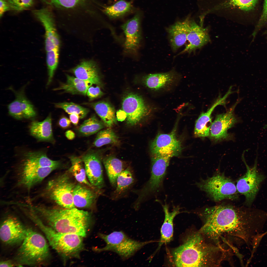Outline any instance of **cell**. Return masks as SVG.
<instances>
[{
    "mask_svg": "<svg viewBox=\"0 0 267 267\" xmlns=\"http://www.w3.org/2000/svg\"><path fill=\"white\" fill-rule=\"evenodd\" d=\"M165 214V219L160 230V238L159 241L158 246L155 253L163 244H166L172 240L173 234V221L175 217L180 213L178 206L174 207L171 212H169L168 206L166 204L163 206Z\"/></svg>",
    "mask_w": 267,
    "mask_h": 267,
    "instance_id": "d4e9b609",
    "label": "cell"
},
{
    "mask_svg": "<svg viewBox=\"0 0 267 267\" xmlns=\"http://www.w3.org/2000/svg\"><path fill=\"white\" fill-rule=\"evenodd\" d=\"M71 121L67 118L65 117H62L60 119L59 123V125L63 128H66L69 127L70 125Z\"/></svg>",
    "mask_w": 267,
    "mask_h": 267,
    "instance_id": "bcb514c9",
    "label": "cell"
},
{
    "mask_svg": "<svg viewBox=\"0 0 267 267\" xmlns=\"http://www.w3.org/2000/svg\"><path fill=\"white\" fill-rule=\"evenodd\" d=\"M177 75L174 71L162 73L150 74L143 78L144 85L154 90L165 89L173 84L177 80Z\"/></svg>",
    "mask_w": 267,
    "mask_h": 267,
    "instance_id": "cb8c5ba5",
    "label": "cell"
},
{
    "mask_svg": "<svg viewBox=\"0 0 267 267\" xmlns=\"http://www.w3.org/2000/svg\"><path fill=\"white\" fill-rule=\"evenodd\" d=\"M263 34L267 36V30H266L265 32H264L263 33Z\"/></svg>",
    "mask_w": 267,
    "mask_h": 267,
    "instance_id": "816d5d0a",
    "label": "cell"
},
{
    "mask_svg": "<svg viewBox=\"0 0 267 267\" xmlns=\"http://www.w3.org/2000/svg\"><path fill=\"white\" fill-rule=\"evenodd\" d=\"M242 158L245 165L246 172L237 180L236 186L238 192L245 197V204L249 207L255 200L261 184L265 177L257 170L258 155L253 166L251 167H249L247 164L243 155Z\"/></svg>",
    "mask_w": 267,
    "mask_h": 267,
    "instance_id": "30bf717a",
    "label": "cell"
},
{
    "mask_svg": "<svg viewBox=\"0 0 267 267\" xmlns=\"http://www.w3.org/2000/svg\"><path fill=\"white\" fill-rule=\"evenodd\" d=\"M36 18L43 26L45 32V48L46 52L59 49L60 41L51 11L47 8L33 11Z\"/></svg>",
    "mask_w": 267,
    "mask_h": 267,
    "instance_id": "5bb4252c",
    "label": "cell"
},
{
    "mask_svg": "<svg viewBox=\"0 0 267 267\" xmlns=\"http://www.w3.org/2000/svg\"><path fill=\"white\" fill-rule=\"evenodd\" d=\"M103 163L111 183L116 187L118 176L124 170L123 163L119 159L111 156L104 159Z\"/></svg>",
    "mask_w": 267,
    "mask_h": 267,
    "instance_id": "4dcf8cb0",
    "label": "cell"
},
{
    "mask_svg": "<svg viewBox=\"0 0 267 267\" xmlns=\"http://www.w3.org/2000/svg\"><path fill=\"white\" fill-rule=\"evenodd\" d=\"M65 135L67 138L69 140H71L75 137V134L72 131L68 130L65 132Z\"/></svg>",
    "mask_w": 267,
    "mask_h": 267,
    "instance_id": "f907efd6",
    "label": "cell"
},
{
    "mask_svg": "<svg viewBox=\"0 0 267 267\" xmlns=\"http://www.w3.org/2000/svg\"><path fill=\"white\" fill-rule=\"evenodd\" d=\"M202 225L200 231L211 243L232 249L236 246L251 245L253 237L261 232L267 219V214L258 209L229 204H221L195 210Z\"/></svg>",
    "mask_w": 267,
    "mask_h": 267,
    "instance_id": "6da1fadb",
    "label": "cell"
},
{
    "mask_svg": "<svg viewBox=\"0 0 267 267\" xmlns=\"http://www.w3.org/2000/svg\"><path fill=\"white\" fill-rule=\"evenodd\" d=\"M229 95L227 93L222 97L219 96L213 104L205 112H202L196 120L194 134L196 136L204 137L209 135L212 123L211 114L215 108L219 105H225L226 100Z\"/></svg>",
    "mask_w": 267,
    "mask_h": 267,
    "instance_id": "44dd1931",
    "label": "cell"
},
{
    "mask_svg": "<svg viewBox=\"0 0 267 267\" xmlns=\"http://www.w3.org/2000/svg\"><path fill=\"white\" fill-rule=\"evenodd\" d=\"M90 105L106 127L111 128L117 123L114 108L109 103L100 101Z\"/></svg>",
    "mask_w": 267,
    "mask_h": 267,
    "instance_id": "f546056e",
    "label": "cell"
},
{
    "mask_svg": "<svg viewBox=\"0 0 267 267\" xmlns=\"http://www.w3.org/2000/svg\"><path fill=\"white\" fill-rule=\"evenodd\" d=\"M117 119L119 121H122L126 119V113L123 110H119L116 113Z\"/></svg>",
    "mask_w": 267,
    "mask_h": 267,
    "instance_id": "c3c4849f",
    "label": "cell"
},
{
    "mask_svg": "<svg viewBox=\"0 0 267 267\" xmlns=\"http://www.w3.org/2000/svg\"><path fill=\"white\" fill-rule=\"evenodd\" d=\"M240 100L236 102L226 111L217 115L210 128L209 135L215 141L229 139L230 136L227 131L237 122L234 111Z\"/></svg>",
    "mask_w": 267,
    "mask_h": 267,
    "instance_id": "4fadbf2b",
    "label": "cell"
},
{
    "mask_svg": "<svg viewBox=\"0 0 267 267\" xmlns=\"http://www.w3.org/2000/svg\"><path fill=\"white\" fill-rule=\"evenodd\" d=\"M67 79L66 83H62L54 90H62L64 92L72 94L86 95L88 89L92 84L89 82L68 75H67Z\"/></svg>",
    "mask_w": 267,
    "mask_h": 267,
    "instance_id": "4316f807",
    "label": "cell"
},
{
    "mask_svg": "<svg viewBox=\"0 0 267 267\" xmlns=\"http://www.w3.org/2000/svg\"><path fill=\"white\" fill-rule=\"evenodd\" d=\"M122 110L126 114L127 123L133 126L138 124L149 114L150 109L140 96L133 93L127 94L122 103Z\"/></svg>",
    "mask_w": 267,
    "mask_h": 267,
    "instance_id": "7c38bea8",
    "label": "cell"
},
{
    "mask_svg": "<svg viewBox=\"0 0 267 267\" xmlns=\"http://www.w3.org/2000/svg\"><path fill=\"white\" fill-rule=\"evenodd\" d=\"M190 21L188 17L183 21L176 22L167 29L170 43L174 51L182 46L187 40Z\"/></svg>",
    "mask_w": 267,
    "mask_h": 267,
    "instance_id": "603a6c76",
    "label": "cell"
},
{
    "mask_svg": "<svg viewBox=\"0 0 267 267\" xmlns=\"http://www.w3.org/2000/svg\"><path fill=\"white\" fill-rule=\"evenodd\" d=\"M170 265L174 267H221L224 262L230 263L231 251L210 242L199 229H192L182 244L168 251Z\"/></svg>",
    "mask_w": 267,
    "mask_h": 267,
    "instance_id": "7a4b0ae2",
    "label": "cell"
},
{
    "mask_svg": "<svg viewBox=\"0 0 267 267\" xmlns=\"http://www.w3.org/2000/svg\"><path fill=\"white\" fill-rule=\"evenodd\" d=\"M87 176L94 187L101 188L104 185L103 170L100 157L97 152H89L82 156Z\"/></svg>",
    "mask_w": 267,
    "mask_h": 267,
    "instance_id": "ac0fdd59",
    "label": "cell"
},
{
    "mask_svg": "<svg viewBox=\"0 0 267 267\" xmlns=\"http://www.w3.org/2000/svg\"><path fill=\"white\" fill-rule=\"evenodd\" d=\"M98 66L91 60L81 62L71 70L77 78L101 86L102 83Z\"/></svg>",
    "mask_w": 267,
    "mask_h": 267,
    "instance_id": "7402d4cb",
    "label": "cell"
},
{
    "mask_svg": "<svg viewBox=\"0 0 267 267\" xmlns=\"http://www.w3.org/2000/svg\"><path fill=\"white\" fill-rule=\"evenodd\" d=\"M267 24V0H265L262 12L254 31L252 34L253 40H254L258 31Z\"/></svg>",
    "mask_w": 267,
    "mask_h": 267,
    "instance_id": "b9f144b4",
    "label": "cell"
},
{
    "mask_svg": "<svg viewBox=\"0 0 267 267\" xmlns=\"http://www.w3.org/2000/svg\"><path fill=\"white\" fill-rule=\"evenodd\" d=\"M140 14L137 13L121 26L125 36L124 51L126 54L136 55L142 40Z\"/></svg>",
    "mask_w": 267,
    "mask_h": 267,
    "instance_id": "8fae6325",
    "label": "cell"
},
{
    "mask_svg": "<svg viewBox=\"0 0 267 267\" xmlns=\"http://www.w3.org/2000/svg\"><path fill=\"white\" fill-rule=\"evenodd\" d=\"M267 233V231L264 233H259L255 236L252 238L251 241V245L252 247V250L251 252V256L247 261L246 265L249 264L253 257V255L255 251L256 248L259 245L262 238Z\"/></svg>",
    "mask_w": 267,
    "mask_h": 267,
    "instance_id": "7bdbcfd3",
    "label": "cell"
},
{
    "mask_svg": "<svg viewBox=\"0 0 267 267\" xmlns=\"http://www.w3.org/2000/svg\"><path fill=\"white\" fill-rule=\"evenodd\" d=\"M172 157L168 154L152 155L150 177L138 192V197L135 202L136 205L140 206L147 197L157 193L161 189L170 159Z\"/></svg>",
    "mask_w": 267,
    "mask_h": 267,
    "instance_id": "52a82bcc",
    "label": "cell"
},
{
    "mask_svg": "<svg viewBox=\"0 0 267 267\" xmlns=\"http://www.w3.org/2000/svg\"><path fill=\"white\" fill-rule=\"evenodd\" d=\"M54 105L56 107L63 109L69 114L73 113L78 114L81 119L86 117L89 111L88 109L72 102L55 103Z\"/></svg>",
    "mask_w": 267,
    "mask_h": 267,
    "instance_id": "f35d334b",
    "label": "cell"
},
{
    "mask_svg": "<svg viewBox=\"0 0 267 267\" xmlns=\"http://www.w3.org/2000/svg\"><path fill=\"white\" fill-rule=\"evenodd\" d=\"M27 228L16 217L10 216L2 222L0 229L1 240L6 244L13 245L22 242L25 237Z\"/></svg>",
    "mask_w": 267,
    "mask_h": 267,
    "instance_id": "9a60e30c",
    "label": "cell"
},
{
    "mask_svg": "<svg viewBox=\"0 0 267 267\" xmlns=\"http://www.w3.org/2000/svg\"><path fill=\"white\" fill-rule=\"evenodd\" d=\"M69 118L71 122L74 125H76L78 123L80 117L78 114L73 113L70 114Z\"/></svg>",
    "mask_w": 267,
    "mask_h": 267,
    "instance_id": "7dc6e473",
    "label": "cell"
},
{
    "mask_svg": "<svg viewBox=\"0 0 267 267\" xmlns=\"http://www.w3.org/2000/svg\"><path fill=\"white\" fill-rule=\"evenodd\" d=\"M134 179L132 172L128 168L124 170L118 176L116 180V187L114 192L119 194L125 191L133 184Z\"/></svg>",
    "mask_w": 267,
    "mask_h": 267,
    "instance_id": "8d00e7d4",
    "label": "cell"
},
{
    "mask_svg": "<svg viewBox=\"0 0 267 267\" xmlns=\"http://www.w3.org/2000/svg\"><path fill=\"white\" fill-rule=\"evenodd\" d=\"M32 209L48 226L60 233L86 235L90 223V216L87 211L75 207L50 208L41 205H30Z\"/></svg>",
    "mask_w": 267,
    "mask_h": 267,
    "instance_id": "3957f363",
    "label": "cell"
},
{
    "mask_svg": "<svg viewBox=\"0 0 267 267\" xmlns=\"http://www.w3.org/2000/svg\"><path fill=\"white\" fill-rule=\"evenodd\" d=\"M188 44L178 55L191 53L200 48L209 41L207 30L199 25L194 21H190V27L187 37Z\"/></svg>",
    "mask_w": 267,
    "mask_h": 267,
    "instance_id": "ffe728a7",
    "label": "cell"
},
{
    "mask_svg": "<svg viewBox=\"0 0 267 267\" xmlns=\"http://www.w3.org/2000/svg\"><path fill=\"white\" fill-rule=\"evenodd\" d=\"M120 143L119 137L110 128L99 132L94 142L93 145L100 147L107 144L118 145Z\"/></svg>",
    "mask_w": 267,
    "mask_h": 267,
    "instance_id": "d590c367",
    "label": "cell"
},
{
    "mask_svg": "<svg viewBox=\"0 0 267 267\" xmlns=\"http://www.w3.org/2000/svg\"><path fill=\"white\" fill-rule=\"evenodd\" d=\"M42 0L47 4L66 8H70L76 6L81 0Z\"/></svg>",
    "mask_w": 267,
    "mask_h": 267,
    "instance_id": "60d3db41",
    "label": "cell"
},
{
    "mask_svg": "<svg viewBox=\"0 0 267 267\" xmlns=\"http://www.w3.org/2000/svg\"><path fill=\"white\" fill-rule=\"evenodd\" d=\"M49 255L48 245L44 237L31 229L27 228L26 236L17 253L18 262L22 265H35L45 261Z\"/></svg>",
    "mask_w": 267,
    "mask_h": 267,
    "instance_id": "5b68a950",
    "label": "cell"
},
{
    "mask_svg": "<svg viewBox=\"0 0 267 267\" xmlns=\"http://www.w3.org/2000/svg\"><path fill=\"white\" fill-rule=\"evenodd\" d=\"M103 94V92L98 86L95 87L90 86L88 89L86 93V94L91 100L100 97Z\"/></svg>",
    "mask_w": 267,
    "mask_h": 267,
    "instance_id": "ee69618b",
    "label": "cell"
},
{
    "mask_svg": "<svg viewBox=\"0 0 267 267\" xmlns=\"http://www.w3.org/2000/svg\"><path fill=\"white\" fill-rule=\"evenodd\" d=\"M150 150L152 155L168 154L178 155L181 150V143L177 138L174 130L169 134H158L152 142Z\"/></svg>",
    "mask_w": 267,
    "mask_h": 267,
    "instance_id": "2e32d148",
    "label": "cell"
},
{
    "mask_svg": "<svg viewBox=\"0 0 267 267\" xmlns=\"http://www.w3.org/2000/svg\"><path fill=\"white\" fill-rule=\"evenodd\" d=\"M14 93L15 99L8 106L10 115L17 119H30L36 115L34 106L25 96L23 89L17 91L10 89Z\"/></svg>",
    "mask_w": 267,
    "mask_h": 267,
    "instance_id": "d6986e66",
    "label": "cell"
},
{
    "mask_svg": "<svg viewBox=\"0 0 267 267\" xmlns=\"http://www.w3.org/2000/svg\"><path fill=\"white\" fill-rule=\"evenodd\" d=\"M16 265L10 260H6L0 262V267H13Z\"/></svg>",
    "mask_w": 267,
    "mask_h": 267,
    "instance_id": "681fc988",
    "label": "cell"
},
{
    "mask_svg": "<svg viewBox=\"0 0 267 267\" xmlns=\"http://www.w3.org/2000/svg\"><path fill=\"white\" fill-rule=\"evenodd\" d=\"M70 158L71 166L69 170V172L78 182L91 187L92 185L87 179L85 166L82 159L73 156H71Z\"/></svg>",
    "mask_w": 267,
    "mask_h": 267,
    "instance_id": "d6a6232c",
    "label": "cell"
},
{
    "mask_svg": "<svg viewBox=\"0 0 267 267\" xmlns=\"http://www.w3.org/2000/svg\"><path fill=\"white\" fill-rule=\"evenodd\" d=\"M196 185L216 202L224 199L235 200L238 198L234 183L223 174L218 173L205 179H201Z\"/></svg>",
    "mask_w": 267,
    "mask_h": 267,
    "instance_id": "ba28073f",
    "label": "cell"
},
{
    "mask_svg": "<svg viewBox=\"0 0 267 267\" xmlns=\"http://www.w3.org/2000/svg\"><path fill=\"white\" fill-rule=\"evenodd\" d=\"M105 125L103 122L100 121L95 115H93L85 120L80 126L79 133L85 136L93 134L103 128Z\"/></svg>",
    "mask_w": 267,
    "mask_h": 267,
    "instance_id": "836d02e7",
    "label": "cell"
},
{
    "mask_svg": "<svg viewBox=\"0 0 267 267\" xmlns=\"http://www.w3.org/2000/svg\"><path fill=\"white\" fill-rule=\"evenodd\" d=\"M29 131L32 135L38 140L54 142L50 114L42 121H34L32 122L30 125Z\"/></svg>",
    "mask_w": 267,
    "mask_h": 267,
    "instance_id": "484cf974",
    "label": "cell"
},
{
    "mask_svg": "<svg viewBox=\"0 0 267 267\" xmlns=\"http://www.w3.org/2000/svg\"><path fill=\"white\" fill-rule=\"evenodd\" d=\"M22 165L40 167L56 166L59 167L60 162L54 161L48 158L46 154L42 151L30 152L27 153Z\"/></svg>",
    "mask_w": 267,
    "mask_h": 267,
    "instance_id": "f1b7e54d",
    "label": "cell"
},
{
    "mask_svg": "<svg viewBox=\"0 0 267 267\" xmlns=\"http://www.w3.org/2000/svg\"><path fill=\"white\" fill-rule=\"evenodd\" d=\"M133 8L131 1L120 0L112 5L105 7L103 11L109 18L116 19L128 13L132 10Z\"/></svg>",
    "mask_w": 267,
    "mask_h": 267,
    "instance_id": "1f68e13d",
    "label": "cell"
},
{
    "mask_svg": "<svg viewBox=\"0 0 267 267\" xmlns=\"http://www.w3.org/2000/svg\"><path fill=\"white\" fill-rule=\"evenodd\" d=\"M99 236L106 243V246L102 248L93 249L97 252L111 251L117 254L123 260L133 256L145 245L156 241H138L129 237L122 231H114L108 234L99 233Z\"/></svg>",
    "mask_w": 267,
    "mask_h": 267,
    "instance_id": "8992f818",
    "label": "cell"
},
{
    "mask_svg": "<svg viewBox=\"0 0 267 267\" xmlns=\"http://www.w3.org/2000/svg\"><path fill=\"white\" fill-rule=\"evenodd\" d=\"M73 200L75 207H90L96 197L95 194L89 188L79 184L76 185L73 192Z\"/></svg>",
    "mask_w": 267,
    "mask_h": 267,
    "instance_id": "83f0119b",
    "label": "cell"
},
{
    "mask_svg": "<svg viewBox=\"0 0 267 267\" xmlns=\"http://www.w3.org/2000/svg\"><path fill=\"white\" fill-rule=\"evenodd\" d=\"M56 166L40 167L22 165L19 174L18 184L28 189L41 182Z\"/></svg>",
    "mask_w": 267,
    "mask_h": 267,
    "instance_id": "e0dca14e",
    "label": "cell"
},
{
    "mask_svg": "<svg viewBox=\"0 0 267 267\" xmlns=\"http://www.w3.org/2000/svg\"><path fill=\"white\" fill-rule=\"evenodd\" d=\"M75 185L68 174L65 173L48 182L45 188L44 195L62 208H74L73 192Z\"/></svg>",
    "mask_w": 267,
    "mask_h": 267,
    "instance_id": "9c48e42d",
    "label": "cell"
},
{
    "mask_svg": "<svg viewBox=\"0 0 267 267\" xmlns=\"http://www.w3.org/2000/svg\"><path fill=\"white\" fill-rule=\"evenodd\" d=\"M259 0H226L224 2L211 9V10L229 7L237 8L247 11L252 10Z\"/></svg>",
    "mask_w": 267,
    "mask_h": 267,
    "instance_id": "e575fe53",
    "label": "cell"
},
{
    "mask_svg": "<svg viewBox=\"0 0 267 267\" xmlns=\"http://www.w3.org/2000/svg\"><path fill=\"white\" fill-rule=\"evenodd\" d=\"M10 9L17 11L26 10L33 5L34 0H6Z\"/></svg>",
    "mask_w": 267,
    "mask_h": 267,
    "instance_id": "ab89813d",
    "label": "cell"
},
{
    "mask_svg": "<svg viewBox=\"0 0 267 267\" xmlns=\"http://www.w3.org/2000/svg\"><path fill=\"white\" fill-rule=\"evenodd\" d=\"M29 217L45 235L53 249L63 257H78L83 248L82 236L71 233L58 232L46 225L35 213Z\"/></svg>",
    "mask_w": 267,
    "mask_h": 267,
    "instance_id": "277c9868",
    "label": "cell"
},
{
    "mask_svg": "<svg viewBox=\"0 0 267 267\" xmlns=\"http://www.w3.org/2000/svg\"><path fill=\"white\" fill-rule=\"evenodd\" d=\"M0 17L1 18L7 11L11 10L6 0H0Z\"/></svg>",
    "mask_w": 267,
    "mask_h": 267,
    "instance_id": "f6af8a7d",
    "label": "cell"
},
{
    "mask_svg": "<svg viewBox=\"0 0 267 267\" xmlns=\"http://www.w3.org/2000/svg\"><path fill=\"white\" fill-rule=\"evenodd\" d=\"M59 49H55L46 52V62L48 70V78L46 86L52 81L54 72L57 67Z\"/></svg>",
    "mask_w": 267,
    "mask_h": 267,
    "instance_id": "74e56055",
    "label": "cell"
}]
</instances>
